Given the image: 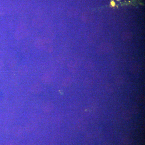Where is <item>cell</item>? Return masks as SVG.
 Returning <instances> with one entry per match:
<instances>
[{
	"label": "cell",
	"mask_w": 145,
	"mask_h": 145,
	"mask_svg": "<svg viewBox=\"0 0 145 145\" xmlns=\"http://www.w3.org/2000/svg\"><path fill=\"white\" fill-rule=\"evenodd\" d=\"M35 47L39 50H43L48 53H51L53 51L52 41L48 38L39 39L34 42Z\"/></svg>",
	"instance_id": "cell-1"
},
{
	"label": "cell",
	"mask_w": 145,
	"mask_h": 145,
	"mask_svg": "<svg viewBox=\"0 0 145 145\" xmlns=\"http://www.w3.org/2000/svg\"><path fill=\"white\" fill-rule=\"evenodd\" d=\"M28 34V28L26 24L21 23L18 24L15 32L14 37L17 41H20L27 37Z\"/></svg>",
	"instance_id": "cell-2"
},
{
	"label": "cell",
	"mask_w": 145,
	"mask_h": 145,
	"mask_svg": "<svg viewBox=\"0 0 145 145\" xmlns=\"http://www.w3.org/2000/svg\"><path fill=\"white\" fill-rule=\"evenodd\" d=\"M42 108L44 113H49L53 109V104L50 102H46L43 103Z\"/></svg>",
	"instance_id": "cell-3"
},
{
	"label": "cell",
	"mask_w": 145,
	"mask_h": 145,
	"mask_svg": "<svg viewBox=\"0 0 145 145\" xmlns=\"http://www.w3.org/2000/svg\"><path fill=\"white\" fill-rule=\"evenodd\" d=\"M32 23L33 27L36 28H39L43 26L44 22L41 18L37 17L33 19Z\"/></svg>",
	"instance_id": "cell-4"
},
{
	"label": "cell",
	"mask_w": 145,
	"mask_h": 145,
	"mask_svg": "<svg viewBox=\"0 0 145 145\" xmlns=\"http://www.w3.org/2000/svg\"><path fill=\"white\" fill-rule=\"evenodd\" d=\"M31 92L34 94H39L41 92L42 88L40 84L38 83L33 84L31 87Z\"/></svg>",
	"instance_id": "cell-5"
},
{
	"label": "cell",
	"mask_w": 145,
	"mask_h": 145,
	"mask_svg": "<svg viewBox=\"0 0 145 145\" xmlns=\"http://www.w3.org/2000/svg\"><path fill=\"white\" fill-rule=\"evenodd\" d=\"M52 81V77L50 74L45 73L41 77V81L43 83L48 84L51 83Z\"/></svg>",
	"instance_id": "cell-6"
},
{
	"label": "cell",
	"mask_w": 145,
	"mask_h": 145,
	"mask_svg": "<svg viewBox=\"0 0 145 145\" xmlns=\"http://www.w3.org/2000/svg\"><path fill=\"white\" fill-rule=\"evenodd\" d=\"M28 68L26 65H21L18 68V73L20 75L24 76L26 75L28 72Z\"/></svg>",
	"instance_id": "cell-7"
},
{
	"label": "cell",
	"mask_w": 145,
	"mask_h": 145,
	"mask_svg": "<svg viewBox=\"0 0 145 145\" xmlns=\"http://www.w3.org/2000/svg\"><path fill=\"white\" fill-rule=\"evenodd\" d=\"M13 132L15 135H20L22 133V129L21 127L17 126L15 127L13 129Z\"/></svg>",
	"instance_id": "cell-8"
},
{
	"label": "cell",
	"mask_w": 145,
	"mask_h": 145,
	"mask_svg": "<svg viewBox=\"0 0 145 145\" xmlns=\"http://www.w3.org/2000/svg\"><path fill=\"white\" fill-rule=\"evenodd\" d=\"M5 12L3 7L0 6V16H3L5 14Z\"/></svg>",
	"instance_id": "cell-9"
},
{
	"label": "cell",
	"mask_w": 145,
	"mask_h": 145,
	"mask_svg": "<svg viewBox=\"0 0 145 145\" xmlns=\"http://www.w3.org/2000/svg\"><path fill=\"white\" fill-rule=\"evenodd\" d=\"M70 83V80L69 79H65V80L63 81V84L64 86H67L68 84L69 83Z\"/></svg>",
	"instance_id": "cell-10"
},
{
	"label": "cell",
	"mask_w": 145,
	"mask_h": 145,
	"mask_svg": "<svg viewBox=\"0 0 145 145\" xmlns=\"http://www.w3.org/2000/svg\"><path fill=\"white\" fill-rule=\"evenodd\" d=\"M3 61L2 60H1V59H0V69H2V68H3Z\"/></svg>",
	"instance_id": "cell-11"
},
{
	"label": "cell",
	"mask_w": 145,
	"mask_h": 145,
	"mask_svg": "<svg viewBox=\"0 0 145 145\" xmlns=\"http://www.w3.org/2000/svg\"><path fill=\"white\" fill-rule=\"evenodd\" d=\"M111 5H112V6H114V5H115V3H114V2L113 1H112L111 2Z\"/></svg>",
	"instance_id": "cell-12"
},
{
	"label": "cell",
	"mask_w": 145,
	"mask_h": 145,
	"mask_svg": "<svg viewBox=\"0 0 145 145\" xmlns=\"http://www.w3.org/2000/svg\"><path fill=\"white\" fill-rule=\"evenodd\" d=\"M1 50L0 49V55H1Z\"/></svg>",
	"instance_id": "cell-13"
},
{
	"label": "cell",
	"mask_w": 145,
	"mask_h": 145,
	"mask_svg": "<svg viewBox=\"0 0 145 145\" xmlns=\"http://www.w3.org/2000/svg\"><path fill=\"white\" fill-rule=\"evenodd\" d=\"M117 1H120V0H117Z\"/></svg>",
	"instance_id": "cell-14"
}]
</instances>
